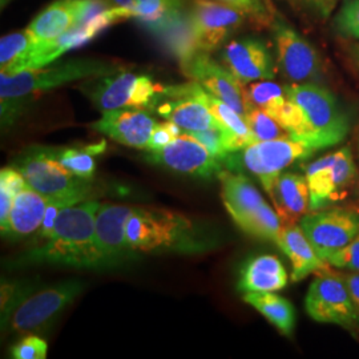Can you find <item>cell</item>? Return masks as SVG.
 Here are the masks:
<instances>
[{"mask_svg": "<svg viewBox=\"0 0 359 359\" xmlns=\"http://www.w3.org/2000/svg\"><path fill=\"white\" fill-rule=\"evenodd\" d=\"M90 198H84L80 196H68V197H51L48 201V205L46 209L44 219L41 224V228L36 233V238L39 241H46L53 229V225L56 222V218L60 215L62 210H65L68 206L76 205L81 201H86Z\"/></svg>", "mask_w": 359, "mask_h": 359, "instance_id": "obj_34", "label": "cell"}, {"mask_svg": "<svg viewBox=\"0 0 359 359\" xmlns=\"http://www.w3.org/2000/svg\"><path fill=\"white\" fill-rule=\"evenodd\" d=\"M156 124L154 117L142 109L121 108L103 112L92 128L123 145L145 151Z\"/></svg>", "mask_w": 359, "mask_h": 359, "instance_id": "obj_20", "label": "cell"}, {"mask_svg": "<svg viewBox=\"0 0 359 359\" xmlns=\"http://www.w3.org/2000/svg\"><path fill=\"white\" fill-rule=\"evenodd\" d=\"M121 19H137L156 34H163L168 28L182 20L185 13L184 0H108Z\"/></svg>", "mask_w": 359, "mask_h": 359, "instance_id": "obj_21", "label": "cell"}, {"mask_svg": "<svg viewBox=\"0 0 359 359\" xmlns=\"http://www.w3.org/2000/svg\"><path fill=\"white\" fill-rule=\"evenodd\" d=\"M47 351L48 345L44 339L29 335L13 347L11 354L16 359H44L47 358Z\"/></svg>", "mask_w": 359, "mask_h": 359, "instance_id": "obj_37", "label": "cell"}, {"mask_svg": "<svg viewBox=\"0 0 359 359\" xmlns=\"http://www.w3.org/2000/svg\"><path fill=\"white\" fill-rule=\"evenodd\" d=\"M345 281L347 283V287H348V292L351 294V298L354 301V305L357 308V311L359 314V273H350L344 276Z\"/></svg>", "mask_w": 359, "mask_h": 359, "instance_id": "obj_43", "label": "cell"}, {"mask_svg": "<svg viewBox=\"0 0 359 359\" xmlns=\"http://www.w3.org/2000/svg\"><path fill=\"white\" fill-rule=\"evenodd\" d=\"M245 120L249 126L250 132L253 133L256 142L292 137L286 129L281 127L271 116L261 109H250L245 116Z\"/></svg>", "mask_w": 359, "mask_h": 359, "instance_id": "obj_32", "label": "cell"}, {"mask_svg": "<svg viewBox=\"0 0 359 359\" xmlns=\"http://www.w3.org/2000/svg\"><path fill=\"white\" fill-rule=\"evenodd\" d=\"M338 32L347 39H359V0H346L335 18Z\"/></svg>", "mask_w": 359, "mask_h": 359, "instance_id": "obj_35", "label": "cell"}, {"mask_svg": "<svg viewBox=\"0 0 359 359\" xmlns=\"http://www.w3.org/2000/svg\"><path fill=\"white\" fill-rule=\"evenodd\" d=\"M154 108L158 115L176 123L185 132L222 128L205 104L189 93L188 83L164 87Z\"/></svg>", "mask_w": 359, "mask_h": 359, "instance_id": "obj_18", "label": "cell"}, {"mask_svg": "<svg viewBox=\"0 0 359 359\" xmlns=\"http://www.w3.org/2000/svg\"><path fill=\"white\" fill-rule=\"evenodd\" d=\"M273 31L277 60L286 79L293 83H309L320 76V56L306 39L281 19L273 23Z\"/></svg>", "mask_w": 359, "mask_h": 359, "instance_id": "obj_15", "label": "cell"}, {"mask_svg": "<svg viewBox=\"0 0 359 359\" xmlns=\"http://www.w3.org/2000/svg\"><path fill=\"white\" fill-rule=\"evenodd\" d=\"M36 48V40L26 31L13 32L0 40V69L1 74L13 75L31 68Z\"/></svg>", "mask_w": 359, "mask_h": 359, "instance_id": "obj_29", "label": "cell"}, {"mask_svg": "<svg viewBox=\"0 0 359 359\" xmlns=\"http://www.w3.org/2000/svg\"><path fill=\"white\" fill-rule=\"evenodd\" d=\"M283 226L295 225L310 208V191L306 176L285 172L269 194Z\"/></svg>", "mask_w": 359, "mask_h": 359, "instance_id": "obj_24", "label": "cell"}, {"mask_svg": "<svg viewBox=\"0 0 359 359\" xmlns=\"http://www.w3.org/2000/svg\"><path fill=\"white\" fill-rule=\"evenodd\" d=\"M353 56H354V60H355V63H357L359 68V44L354 47V50H353Z\"/></svg>", "mask_w": 359, "mask_h": 359, "instance_id": "obj_44", "label": "cell"}, {"mask_svg": "<svg viewBox=\"0 0 359 359\" xmlns=\"http://www.w3.org/2000/svg\"><path fill=\"white\" fill-rule=\"evenodd\" d=\"M245 99L248 112L257 108L271 117L287 100L285 90L271 80H259L257 83H252L245 88Z\"/></svg>", "mask_w": 359, "mask_h": 359, "instance_id": "obj_30", "label": "cell"}, {"mask_svg": "<svg viewBox=\"0 0 359 359\" xmlns=\"http://www.w3.org/2000/svg\"><path fill=\"white\" fill-rule=\"evenodd\" d=\"M240 229L252 237L271 241L277 245L280 241L283 226L278 213L273 210L268 205V203H265L258 209L256 215L249 218Z\"/></svg>", "mask_w": 359, "mask_h": 359, "instance_id": "obj_31", "label": "cell"}, {"mask_svg": "<svg viewBox=\"0 0 359 359\" xmlns=\"http://www.w3.org/2000/svg\"><path fill=\"white\" fill-rule=\"evenodd\" d=\"M283 90L304 114L305 128L299 142L320 151L345 140L350 120L330 90L314 83H293Z\"/></svg>", "mask_w": 359, "mask_h": 359, "instance_id": "obj_4", "label": "cell"}, {"mask_svg": "<svg viewBox=\"0 0 359 359\" xmlns=\"http://www.w3.org/2000/svg\"><path fill=\"white\" fill-rule=\"evenodd\" d=\"M130 253H198L208 249L205 236L187 216L163 208L135 206L127 224Z\"/></svg>", "mask_w": 359, "mask_h": 359, "instance_id": "obj_3", "label": "cell"}, {"mask_svg": "<svg viewBox=\"0 0 359 359\" xmlns=\"http://www.w3.org/2000/svg\"><path fill=\"white\" fill-rule=\"evenodd\" d=\"M15 168L25 176L28 187L48 198L68 196L90 198V181L71 173L59 161L56 148L34 147L15 163Z\"/></svg>", "mask_w": 359, "mask_h": 359, "instance_id": "obj_6", "label": "cell"}, {"mask_svg": "<svg viewBox=\"0 0 359 359\" xmlns=\"http://www.w3.org/2000/svg\"><path fill=\"white\" fill-rule=\"evenodd\" d=\"M244 301L256 309L285 337H292L295 329V310L281 295L269 293H245Z\"/></svg>", "mask_w": 359, "mask_h": 359, "instance_id": "obj_28", "label": "cell"}, {"mask_svg": "<svg viewBox=\"0 0 359 359\" xmlns=\"http://www.w3.org/2000/svg\"><path fill=\"white\" fill-rule=\"evenodd\" d=\"M304 1L308 3L310 7H313L322 18H327L330 16V13H333L338 0H304Z\"/></svg>", "mask_w": 359, "mask_h": 359, "instance_id": "obj_42", "label": "cell"}, {"mask_svg": "<svg viewBox=\"0 0 359 359\" xmlns=\"http://www.w3.org/2000/svg\"><path fill=\"white\" fill-rule=\"evenodd\" d=\"M120 65L97 59H74L48 68L27 69L19 74H0L1 123L11 124L18 112L28 100L38 95L86 77H104L115 75Z\"/></svg>", "mask_w": 359, "mask_h": 359, "instance_id": "obj_2", "label": "cell"}, {"mask_svg": "<svg viewBox=\"0 0 359 359\" xmlns=\"http://www.w3.org/2000/svg\"><path fill=\"white\" fill-rule=\"evenodd\" d=\"M357 149H358V157H359V139H358V144H357Z\"/></svg>", "mask_w": 359, "mask_h": 359, "instance_id": "obj_45", "label": "cell"}, {"mask_svg": "<svg viewBox=\"0 0 359 359\" xmlns=\"http://www.w3.org/2000/svg\"><path fill=\"white\" fill-rule=\"evenodd\" d=\"M327 264L334 268L359 273V233L350 244L330 257Z\"/></svg>", "mask_w": 359, "mask_h": 359, "instance_id": "obj_39", "label": "cell"}, {"mask_svg": "<svg viewBox=\"0 0 359 359\" xmlns=\"http://www.w3.org/2000/svg\"><path fill=\"white\" fill-rule=\"evenodd\" d=\"M245 15L229 4L213 0H194L189 13V26L198 51H216L237 28Z\"/></svg>", "mask_w": 359, "mask_h": 359, "instance_id": "obj_12", "label": "cell"}, {"mask_svg": "<svg viewBox=\"0 0 359 359\" xmlns=\"http://www.w3.org/2000/svg\"><path fill=\"white\" fill-rule=\"evenodd\" d=\"M277 246L290 259L293 268L292 280L294 283L305 280L311 273L326 271L330 266L317 255L299 225L283 226Z\"/></svg>", "mask_w": 359, "mask_h": 359, "instance_id": "obj_27", "label": "cell"}, {"mask_svg": "<svg viewBox=\"0 0 359 359\" xmlns=\"http://www.w3.org/2000/svg\"><path fill=\"white\" fill-rule=\"evenodd\" d=\"M357 165L348 147L322 156L306 168L310 212L326 209L342 200L357 179Z\"/></svg>", "mask_w": 359, "mask_h": 359, "instance_id": "obj_8", "label": "cell"}, {"mask_svg": "<svg viewBox=\"0 0 359 359\" xmlns=\"http://www.w3.org/2000/svg\"><path fill=\"white\" fill-rule=\"evenodd\" d=\"M56 154L59 161L77 177L87 181H90L93 177L96 163L90 148L88 151L76 148H56Z\"/></svg>", "mask_w": 359, "mask_h": 359, "instance_id": "obj_33", "label": "cell"}, {"mask_svg": "<svg viewBox=\"0 0 359 359\" xmlns=\"http://www.w3.org/2000/svg\"><path fill=\"white\" fill-rule=\"evenodd\" d=\"M317 152L313 147L292 137L270 142H257L243 151L231 154L224 163L229 170H238L240 165L246 168L258 177L265 192L270 194L283 169L295 161L306 160Z\"/></svg>", "mask_w": 359, "mask_h": 359, "instance_id": "obj_5", "label": "cell"}, {"mask_svg": "<svg viewBox=\"0 0 359 359\" xmlns=\"http://www.w3.org/2000/svg\"><path fill=\"white\" fill-rule=\"evenodd\" d=\"M50 198L36 192L31 187H26L22 192L18 193L13 198V209L8 224L3 237L25 238L34 233H38L41 228L46 209Z\"/></svg>", "mask_w": 359, "mask_h": 359, "instance_id": "obj_25", "label": "cell"}, {"mask_svg": "<svg viewBox=\"0 0 359 359\" xmlns=\"http://www.w3.org/2000/svg\"><path fill=\"white\" fill-rule=\"evenodd\" d=\"M135 206L104 203L95 218V240L104 268L121 262L129 255L127 224Z\"/></svg>", "mask_w": 359, "mask_h": 359, "instance_id": "obj_17", "label": "cell"}, {"mask_svg": "<svg viewBox=\"0 0 359 359\" xmlns=\"http://www.w3.org/2000/svg\"><path fill=\"white\" fill-rule=\"evenodd\" d=\"M222 63L243 84L276 76L269 48L258 39L246 38L229 43L221 55Z\"/></svg>", "mask_w": 359, "mask_h": 359, "instance_id": "obj_19", "label": "cell"}, {"mask_svg": "<svg viewBox=\"0 0 359 359\" xmlns=\"http://www.w3.org/2000/svg\"><path fill=\"white\" fill-rule=\"evenodd\" d=\"M299 226L325 262L350 244L359 233V213L347 209H321L305 215Z\"/></svg>", "mask_w": 359, "mask_h": 359, "instance_id": "obj_10", "label": "cell"}, {"mask_svg": "<svg viewBox=\"0 0 359 359\" xmlns=\"http://www.w3.org/2000/svg\"><path fill=\"white\" fill-rule=\"evenodd\" d=\"M188 90L197 100L205 104L212 115L215 116L216 120L221 124L229 154L240 152L246 147L256 142L244 116L233 109L229 104L213 96L193 80L188 83Z\"/></svg>", "mask_w": 359, "mask_h": 359, "instance_id": "obj_22", "label": "cell"}, {"mask_svg": "<svg viewBox=\"0 0 359 359\" xmlns=\"http://www.w3.org/2000/svg\"><path fill=\"white\" fill-rule=\"evenodd\" d=\"M107 8L105 0H56L27 29L38 43L52 41Z\"/></svg>", "mask_w": 359, "mask_h": 359, "instance_id": "obj_16", "label": "cell"}, {"mask_svg": "<svg viewBox=\"0 0 359 359\" xmlns=\"http://www.w3.org/2000/svg\"><path fill=\"white\" fill-rule=\"evenodd\" d=\"M305 309L309 317L320 323L344 329H354L359 323L358 311L344 276H318L309 286Z\"/></svg>", "mask_w": 359, "mask_h": 359, "instance_id": "obj_9", "label": "cell"}, {"mask_svg": "<svg viewBox=\"0 0 359 359\" xmlns=\"http://www.w3.org/2000/svg\"><path fill=\"white\" fill-rule=\"evenodd\" d=\"M287 271L276 256L261 255L246 261L238 280V290L243 293H269L286 287Z\"/></svg>", "mask_w": 359, "mask_h": 359, "instance_id": "obj_26", "label": "cell"}, {"mask_svg": "<svg viewBox=\"0 0 359 359\" xmlns=\"http://www.w3.org/2000/svg\"><path fill=\"white\" fill-rule=\"evenodd\" d=\"M182 135L181 128L176 123L167 120L165 123L156 124L151 139L147 147V152H157L165 148L169 142H173L176 137Z\"/></svg>", "mask_w": 359, "mask_h": 359, "instance_id": "obj_38", "label": "cell"}, {"mask_svg": "<svg viewBox=\"0 0 359 359\" xmlns=\"http://www.w3.org/2000/svg\"><path fill=\"white\" fill-rule=\"evenodd\" d=\"M217 177L221 181L222 203L237 226L241 228L266 201L252 181L240 172L222 169Z\"/></svg>", "mask_w": 359, "mask_h": 359, "instance_id": "obj_23", "label": "cell"}, {"mask_svg": "<svg viewBox=\"0 0 359 359\" xmlns=\"http://www.w3.org/2000/svg\"><path fill=\"white\" fill-rule=\"evenodd\" d=\"M145 158L156 165L201 179L217 176L224 167L201 142L187 132L169 142L161 151L148 152Z\"/></svg>", "mask_w": 359, "mask_h": 359, "instance_id": "obj_14", "label": "cell"}, {"mask_svg": "<svg viewBox=\"0 0 359 359\" xmlns=\"http://www.w3.org/2000/svg\"><path fill=\"white\" fill-rule=\"evenodd\" d=\"M185 76L198 83L209 93L229 104L238 114L246 116L248 105L244 84L231 75L225 65H218L209 53L198 51L184 62H180Z\"/></svg>", "mask_w": 359, "mask_h": 359, "instance_id": "obj_13", "label": "cell"}, {"mask_svg": "<svg viewBox=\"0 0 359 359\" xmlns=\"http://www.w3.org/2000/svg\"><path fill=\"white\" fill-rule=\"evenodd\" d=\"M225 4H229L233 8L244 13L245 16L252 18L261 25L270 22V15L264 0H219Z\"/></svg>", "mask_w": 359, "mask_h": 359, "instance_id": "obj_40", "label": "cell"}, {"mask_svg": "<svg viewBox=\"0 0 359 359\" xmlns=\"http://www.w3.org/2000/svg\"><path fill=\"white\" fill-rule=\"evenodd\" d=\"M26 187H28L25 176L20 173L18 168H3L0 172V189H4L7 192L16 196L22 192Z\"/></svg>", "mask_w": 359, "mask_h": 359, "instance_id": "obj_41", "label": "cell"}, {"mask_svg": "<svg viewBox=\"0 0 359 359\" xmlns=\"http://www.w3.org/2000/svg\"><path fill=\"white\" fill-rule=\"evenodd\" d=\"M84 289L80 281L56 283L36 293H26L6 316L7 325L15 333H28L48 326L67 306H69Z\"/></svg>", "mask_w": 359, "mask_h": 359, "instance_id": "obj_7", "label": "cell"}, {"mask_svg": "<svg viewBox=\"0 0 359 359\" xmlns=\"http://www.w3.org/2000/svg\"><path fill=\"white\" fill-rule=\"evenodd\" d=\"M100 208L96 200L68 206L56 218L44 245L29 250L25 264H55L76 269H103V259L95 240V218Z\"/></svg>", "mask_w": 359, "mask_h": 359, "instance_id": "obj_1", "label": "cell"}, {"mask_svg": "<svg viewBox=\"0 0 359 359\" xmlns=\"http://www.w3.org/2000/svg\"><path fill=\"white\" fill-rule=\"evenodd\" d=\"M187 133L192 135L197 142H201L206 149L213 154L216 158H218L222 164L231 154H229V151L226 148L222 128H208L204 129V130L187 132Z\"/></svg>", "mask_w": 359, "mask_h": 359, "instance_id": "obj_36", "label": "cell"}, {"mask_svg": "<svg viewBox=\"0 0 359 359\" xmlns=\"http://www.w3.org/2000/svg\"><path fill=\"white\" fill-rule=\"evenodd\" d=\"M163 88L149 76L121 72L115 76H104L93 87L90 99L103 112L121 108L144 109L156 107Z\"/></svg>", "mask_w": 359, "mask_h": 359, "instance_id": "obj_11", "label": "cell"}]
</instances>
